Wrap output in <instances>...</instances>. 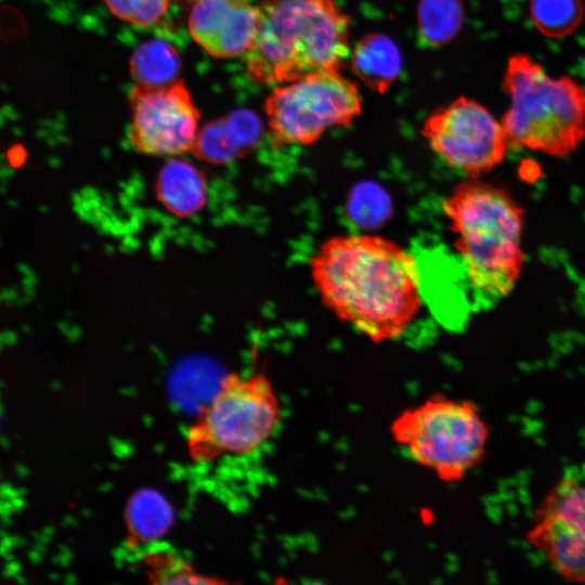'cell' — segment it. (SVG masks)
<instances>
[{
  "label": "cell",
  "mask_w": 585,
  "mask_h": 585,
  "mask_svg": "<svg viewBox=\"0 0 585 585\" xmlns=\"http://www.w3.org/2000/svg\"><path fill=\"white\" fill-rule=\"evenodd\" d=\"M309 272L323 304L375 343L400 338L422 309L414 256L378 234L326 238L311 256Z\"/></svg>",
  "instance_id": "obj_1"
},
{
  "label": "cell",
  "mask_w": 585,
  "mask_h": 585,
  "mask_svg": "<svg viewBox=\"0 0 585 585\" xmlns=\"http://www.w3.org/2000/svg\"><path fill=\"white\" fill-rule=\"evenodd\" d=\"M252 44L243 55L256 83H286L339 70L350 54L349 17L335 0H262Z\"/></svg>",
  "instance_id": "obj_2"
},
{
  "label": "cell",
  "mask_w": 585,
  "mask_h": 585,
  "mask_svg": "<svg viewBox=\"0 0 585 585\" xmlns=\"http://www.w3.org/2000/svg\"><path fill=\"white\" fill-rule=\"evenodd\" d=\"M442 211L471 287L491 299L507 296L524 262V210L504 187L469 179L453 187Z\"/></svg>",
  "instance_id": "obj_3"
},
{
  "label": "cell",
  "mask_w": 585,
  "mask_h": 585,
  "mask_svg": "<svg viewBox=\"0 0 585 585\" xmlns=\"http://www.w3.org/2000/svg\"><path fill=\"white\" fill-rule=\"evenodd\" d=\"M503 89L511 100L502 119L508 143L563 157L584 140L585 89L574 79H554L530 56L516 54Z\"/></svg>",
  "instance_id": "obj_4"
},
{
  "label": "cell",
  "mask_w": 585,
  "mask_h": 585,
  "mask_svg": "<svg viewBox=\"0 0 585 585\" xmlns=\"http://www.w3.org/2000/svg\"><path fill=\"white\" fill-rule=\"evenodd\" d=\"M282 420L281 401L265 369L231 373L190 425L187 457L206 465L249 456L270 441Z\"/></svg>",
  "instance_id": "obj_5"
},
{
  "label": "cell",
  "mask_w": 585,
  "mask_h": 585,
  "mask_svg": "<svg viewBox=\"0 0 585 585\" xmlns=\"http://www.w3.org/2000/svg\"><path fill=\"white\" fill-rule=\"evenodd\" d=\"M390 432L415 464L444 482L463 480L482 463L490 433L476 403L444 394L402 411Z\"/></svg>",
  "instance_id": "obj_6"
},
{
  "label": "cell",
  "mask_w": 585,
  "mask_h": 585,
  "mask_svg": "<svg viewBox=\"0 0 585 585\" xmlns=\"http://www.w3.org/2000/svg\"><path fill=\"white\" fill-rule=\"evenodd\" d=\"M264 109L275 146L310 145L350 125L362 112V96L339 70H323L275 87Z\"/></svg>",
  "instance_id": "obj_7"
},
{
  "label": "cell",
  "mask_w": 585,
  "mask_h": 585,
  "mask_svg": "<svg viewBox=\"0 0 585 585\" xmlns=\"http://www.w3.org/2000/svg\"><path fill=\"white\" fill-rule=\"evenodd\" d=\"M421 135L439 158L469 179L498 166L509 144L502 122L466 96L433 110L422 123Z\"/></svg>",
  "instance_id": "obj_8"
},
{
  "label": "cell",
  "mask_w": 585,
  "mask_h": 585,
  "mask_svg": "<svg viewBox=\"0 0 585 585\" xmlns=\"http://www.w3.org/2000/svg\"><path fill=\"white\" fill-rule=\"evenodd\" d=\"M132 146L151 156H178L193 151L199 112L182 80L162 86L135 83L129 95Z\"/></svg>",
  "instance_id": "obj_9"
},
{
  "label": "cell",
  "mask_w": 585,
  "mask_h": 585,
  "mask_svg": "<svg viewBox=\"0 0 585 585\" xmlns=\"http://www.w3.org/2000/svg\"><path fill=\"white\" fill-rule=\"evenodd\" d=\"M525 538L560 576L585 584V481L561 478L536 507Z\"/></svg>",
  "instance_id": "obj_10"
},
{
  "label": "cell",
  "mask_w": 585,
  "mask_h": 585,
  "mask_svg": "<svg viewBox=\"0 0 585 585\" xmlns=\"http://www.w3.org/2000/svg\"><path fill=\"white\" fill-rule=\"evenodd\" d=\"M258 6L248 0H195L188 15L192 38L214 57L243 56L253 42Z\"/></svg>",
  "instance_id": "obj_11"
},
{
  "label": "cell",
  "mask_w": 585,
  "mask_h": 585,
  "mask_svg": "<svg viewBox=\"0 0 585 585\" xmlns=\"http://www.w3.org/2000/svg\"><path fill=\"white\" fill-rule=\"evenodd\" d=\"M261 134L262 123L256 114L237 109L200 129L193 152L209 161H229L255 146Z\"/></svg>",
  "instance_id": "obj_12"
},
{
  "label": "cell",
  "mask_w": 585,
  "mask_h": 585,
  "mask_svg": "<svg viewBox=\"0 0 585 585\" xmlns=\"http://www.w3.org/2000/svg\"><path fill=\"white\" fill-rule=\"evenodd\" d=\"M125 521L127 546L139 554L160 542L173 522V510L161 493L142 489L128 499Z\"/></svg>",
  "instance_id": "obj_13"
},
{
  "label": "cell",
  "mask_w": 585,
  "mask_h": 585,
  "mask_svg": "<svg viewBox=\"0 0 585 585\" xmlns=\"http://www.w3.org/2000/svg\"><path fill=\"white\" fill-rule=\"evenodd\" d=\"M351 67L358 78L370 90L387 91L398 78L402 57L398 46L379 32L365 35L351 52Z\"/></svg>",
  "instance_id": "obj_14"
},
{
  "label": "cell",
  "mask_w": 585,
  "mask_h": 585,
  "mask_svg": "<svg viewBox=\"0 0 585 585\" xmlns=\"http://www.w3.org/2000/svg\"><path fill=\"white\" fill-rule=\"evenodd\" d=\"M135 564L153 584H224L219 577L198 571L177 550L156 543L135 556Z\"/></svg>",
  "instance_id": "obj_15"
},
{
  "label": "cell",
  "mask_w": 585,
  "mask_h": 585,
  "mask_svg": "<svg viewBox=\"0 0 585 585\" xmlns=\"http://www.w3.org/2000/svg\"><path fill=\"white\" fill-rule=\"evenodd\" d=\"M130 70L139 84H167L178 79L180 56L171 43L161 39L148 40L133 52Z\"/></svg>",
  "instance_id": "obj_16"
},
{
  "label": "cell",
  "mask_w": 585,
  "mask_h": 585,
  "mask_svg": "<svg viewBox=\"0 0 585 585\" xmlns=\"http://www.w3.org/2000/svg\"><path fill=\"white\" fill-rule=\"evenodd\" d=\"M420 37L430 46H441L459 31L464 9L460 0H420L417 11Z\"/></svg>",
  "instance_id": "obj_17"
},
{
  "label": "cell",
  "mask_w": 585,
  "mask_h": 585,
  "mask_svg": "<svg viewBox=\"0 0 585 585\" xmlns=\"http://www.w3.org/2000/svg\"><path fill=\"white\" fill-rule=\"evenodd\" d=\"M581 0H531L530 15L535 27L551 38L574 31L583 18Z\"/></svg>",
  "instance_id": "obj_18"
},
{
  "label": "cell",
  "mask_w": 585,
  "mask_h": 585,
  "mask_svg": "<svg viewBox=\"0 0 585 585\" xmlns=\"http://www.w3.org/2000/svg\"><path fill=\"white\" fill-rule=\"evenodd\" d=\"M192 166L180 160L169 162L161 173V195L178 211L196 208L202 200V185Z\"/></svg>",
  "instance_id": "obj_19"
},
{
  "label": "cell",
  "mask_w": 585,
  "mask_h": 585,
  "mask_svg": "<svg viewBox=\"0 0 585 585\" xmlns=\"http://www.w3.org/2000/svg\"><path fill=\"white\" fill-rule=\"evenodd\" d=\"M113 15L136 25L150 26L160 21L173 0H103Z\"/></svg>",
  "instance_id": "obj_20"
}]
</instances>
